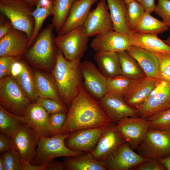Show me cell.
<instances>
[{"label": "cell", "mask_w": 170, "mask_h": 170, "mask_svg": "<svg viewBox=\"0 0 170 170\" xmlns=\"http://www.w3.org/2000/svg\"><path fill=\"white\" fill-rule=\"evenodd\" d=\"M126 51L137 61L146 76L156 79L159 63L154 54L133 45Z\"/></svg>", "instance_id": "cell-23"}, {"label": "cell", "mask_w": 170, "mask_h": 170, "mask_svg": "<svg viewBox=\"0 0 170 170\" xmlns=\"http://www.w3.org/2000/svg\"><path fill=\"white\" fill-rule=\"evenodd\" d=\"M14 148L22 159L31 163L35 158L40 137L28 124L23 122L12 137Z\"/></svg>", "instance_id": "cell-10"}, {"label": "cell", "mask_w": 170, "mask_h": 170, "mask_svg": "<svg viewBox=\"0 0 170 170\" xmlns=\"http://www.w3.org/2000/svg\"><path fill=\"white\" fill-rule=\"evenodd\" d=\"M89 37L82 26L54 38L55 44L67 60L81 58L86 50Z\"/></svg>", "instance_id": "cell-8"}, {"label": "cell", "mask_w": 170, "mask_h": 170, "mask_svg": "<svg viewBox=\"0 0 170 170\" xmlns=\"http://www.w3.org/2000/svg\"><path fill=\"white\" fill-rule=\"evenodd\" d=\"M34 7L23 0L0 1V12L10 20L14 28L26 33L29 40L34 29Z\"/></svg>", "instance_id": "cell-4"}, {"label": "cell", "mask_w": 170, "mask_h": 170, "mask_svg": "<svg viewBox=\"0 0 170 170\" xmlns=\"http://www.w3.org/2000/svg\"><path fill=\"white\" fill-rule=\"evenodd\" d=\"M53 7L49 8H36L35 9L32 13L34 21V29L29 40L28 46L35 41L45 20L49 16L53 15Z\"/></svg>", "instance_id": "cell-36"}, {"label": "cell", "mask_w": 170, "mask_h": 170, "mask_svg": "<svg viewBox=\"0 0 170 170\" xmlns=\"http://www.w3.org/2000/svg\"><path fill=\"white\" fill-rule=\"evenodd\" d=\"M33 76L39 97L51 99L60 104H64L55 83L39 71H35Z\"/></svg>", "instance_id": "cell-28"}, {"label": "cell", "mask_w": 170, "mask_h": 170, "mask_svg": "<svg viewBox=\"0 0 170 170\" xmlns=\"http://www.w3.org/2000/svg\"><path fill=\"white\" fill-rule=\"evenodd\" d=\"M125 1L127 6V25L129 30L133 32L145 11L143 7L137 0Z\"/></svg>", "instance_id": "cell-35"}, {"label": "cell", "mask_w": 170, "mask_h": 170, "mask_svg": "<svg viewBox=\"0 0 170 170\" xmlns=\"http://www.w3.org/2000/svg\"><path fill=\"white\" fill-rule=\"evenodd\" d=\"M36 102L41 104L49 114L59 112L67 113L68 111L64 104H60L51 99L38 97Z\"/></svg>", "instance_id": "cell-40"}, {"label": "cell", "mask_w": 170, "mask_h": 170, "mask_svg": "<svg viewBox=\"0 0 170 170\" xmlns=\"http://www.w3.org/2000/svg\"><path fill=\"white\" fill-rule=\"evenodd\" d=\"M147 119L150 128L170 131V108L157 112Z\"/></svg>", "instance_id": "cell-37"}, {"label": "cell", "mask_w": 170, "mask_h": 170, "mask_svg": "<svg viewBox=\"0 0 170 170\" xmlns=\"http://www.w3.org/2000/svg\"><path fill=\"white\" fill-rule=\"evenodd\" d=\"M160 82L147 76L133 80L123 99L132 108L137 110L145 101Z\"/></svg>", "instance_id": "cell-14"}, {"label": "cell", "mask_w": 170, "mask_h": 170, "mask_svg": "<svg viewBox=\"0 0 170 170\" xmlns=\"http://www.w3.org/2000/svg\"><path fill=\"white\" fill-rule=\"evenodd\" d=\"M31 103L12 76L0 79V106L4 110L14 115L22 116Z\"/></svg>", "instance_id": "cell-6"}, {"label": "cell", "mask_w": 170, "mask_h": 170, "mask_svg": "<svg viewBox=\"0 0 170 170\" xmlns=\"http://www.w3.org/2000/svg\"></svg>", "instance_id": "cell-58"}, {"label": "cell", "mask_w": 170, "mask_h": 170, "mask_svg": "<svg viewBox=\"0 0 170 170\" xmlns=\"http://www.w3.org/2000/svg\"><path fill=\"white\" fill-rule=\"evenodd\" d=\"M69 135L59 133L50 137H40L36 156L31 163L37 165H46L56 157L82 154V151L72 150L66 146L65 140Z\"/></svg>", "instance_id": "cell-3"}, {"label": "cell", "mask_w": 170, "mask_h": 170, "mask_svg": "<svg viewBox=\"0 0 170 170\" xmlns=\"http://www.w3.org/2000/svg\"><path fill=\"white\" fill-rule=\"evenodd\" d=\"M17 57L4 56L0 57V79L11 75L13 63L17 60Z\"/></svg>", "instance_id": "cell-43"}, {"label": "cell", "mask_w": 170, "mask_h": 170, "mask_svg": "<svg viewBox=\"0 0 170 170\" xmlns=\"http://www.w3.org/2000/svg\"><path fill=\"white\" fill-rule=\"evenodd\" d=\"M106 0H100L96 8L90 11L82 27L91 37L113 30V25Z\"/></svg>", "instance_id": "cell-9"}, {"label": "cell", "mask_w": 170, "mask_h": 170, "mask_svg": "<svg viewBox=\"0 0 170 170\" xmlns=\"http://www.w3.org/2000/svg\"><path fill=\"white\" fill-rule=\"evenodd\" d=\"M130 37L131 45L139 47L153 54H170V47L156 35L133 32Z\"/></svg>", "instance_id": "cell-24"}, {"label": "cell", "mask_w": 170, "mask_h": 170, "mask_svg": "<svg viewBox=\"0 0 170 170\" xmlns=\"http://www.w3.org/2000/svg\"><path fill=\"white\" fill-rule=\"evenodd\" d=\"M125 0L126 1H131V0Z\"/></svg>", "instance_id": "cell-57"}, {"label": "cell", "mask_w": 170, "mask_h": 170, "mask_svg": "<svg viewBox=\"0 0 170 170\" xmlns=\"http://www.w3.org/2000/svg\"><path fill=\"white\" fill-rule=\"evenodd\" d=\"M132 169L136 170H167L158 160L154 159H146L144 162Z\"/></svg>", "instance_id": "cell-44"}, {"label": "cell", "mask_w": 170, "mask_h": 170, "mask_svg": "<svg viewBox=\"0 0 170 170\" xmlns=\"http://www.w3.org/2000/svg\"><path fill=\"white\" fill-rule=\"evenodd\" d=\"M125 142L116 123L111 122L105 127L91 153L96 159L105 162L109 155Z\"/></svg>", "instance_id": "cell-13"}, {"label": "cell", "mask_w": 170, "mask_h": 170, "mask_svg": "<svg viewBox=\"0 0 170 170\" xmlns=\"http://www.w3.org/2000/svg\"><path fill=\"white\" fill-rule=\"evenodd\" d=\"M99 0H75L62 28L58 32L61 36L78 26H82L92 6Z\"/></svg>", "instance_id": "cell-22"}, {"label": "cell", "mask_w": 170, "mask_h": 170, "mask_svg": "<svg viewBox=\"0 0 170 170\" xmlns=\"http://www.w3.org/2000/svg\"><path fill=\"white\" fill-rule=\"evenodd\" d=\"M0 170H5L4 164L2 157H0Z\"/></svg>", "instance_id": "cell-54"}, {"label": "cell", "mask_w": 170, "mask_h": 170, "mask_svg": "<svg viewBox=\"0 0 170 170\" xmlns=\"http://www.w3.org/2000/svg\"><path fill=\"white\" fill-rule=\"evenodd\" d=\"M107 126L82 129L73 132L65 139V144L72 150L91 152Z\"/></svg>", "instance_id": "cell-15"}, {"label": "cell", "mask_w": 170, "mask_h": 170, "mask_svg": "<svg viewBox=\"0 0 170 170\" xmlns=\"http://www.w3.org/2000/svg\"><path fill=\"white\" fill-rule=\"evenodd\" d=\"M94 58L99 70L106 78L122 74L119 58L117 52H97Z\"/></svg>", "instance_id": "cell-27"}, {"label": "cell", "mask_w": 170, "mask_h": 170, "mask_svg": "<svg viewBox=\"0 0 170 170\" xmlns=\"http://www.w3.org/2000/svg\"><path fill=\"white\" fill-rule=\"evenodd\" d=\"M159 63V71L156 79L170 84V54H154Z\"/></svg>", "instance_id": "cell-38"}, {"label": "cell", "mask_w": 170, "mask_h": 170, "mask_svg": "<svg viewBox=\"0 0 170 170\" xmlns=\"http://www.w3.org/2000/svg\"><path fill=\"white\" fill-rule=\"evenodd\" d=\"M116 124L125 142L133 150L137 149L150 128L147 119L139 116L123 118Z\"/></svg>", "instance_id": "cell-11"}, {"label": "cell", "mask_w": 170, "mask_h": 170, "mask_svg": "<svg viewBox=\"0 0 170 170\" xmlns=\"http://www.w3.org/2000/svg\"><path fill=\"white\" fill-rule=\"evenodd\" d=\"M98 102L112 122L116 123L127 117L139 116L137 110L129 106L120 97L106 93Z\"/></svg>", "instance_id": "cell-20"}, {"label": "cell", "mask_w": 170, "mask_h": 170, "mask_svg": "<svg viewBox=\"0 0 170 170\" xmlns=\"http://www.w3.org/2000/svg\"><path fill=\"white\" fill-rule=\"evenodd\" d=\"M170 108V84L160 82L137 109L140 117L147 119L159 111Z\"/></svg>", "instance_id": "cell-12"}, {"label": "cell", "mask_w": 170, "mask_h": 170, "mask_svg": "<svg viewBox=\"0 0 170 170\" xmlns=\"http://www.w3.org/2000/svg\"><path fill=\"white\" fill-rule=\"evenodd\" d=\"M14 148L12 137L0 134V153L9 150Z\"/></svg>", "instance_id": "cell-45"}, {"label": "cell", "mask_w": 170, "mask_h": 170, "mask_svg": "<svg viewBox=\"0 0 170 170\" xmlns=\"http://www.w3.org/2000/svg\"><path fill=\"white\" fill-rule=\"evenodd\" d=\"M170 28V26L169 27ZM163 42L167 45L170 47V34L168 37L166 39L163 40Z\"/></svg>", "instance_id": "cell-55"}, {"label": "cell", "mask_w": 170, "mask_h": 170, "mask_svg": "<svg viewBox=\"0 0 170 170\" xmlns=\"http://www.w3.org/2000/svg\"><path fill=\"white\" fill-rule=\"evenodd\" d=\"M145 12L133 32L157 35L167 31L169 27Z\"/></svg>", "instance_id": "cell-30"}, {"label": "cell", "mask_w": 170, "mask_h": 170, "mask_svg": "<svg viewBox=\"0 0 170 170\" xmlns=\"http://www.w3.org/2000/svg\"><path fill=\"white\" fill-rule=\"evenodd\" d=\"M132 80L122 74L107 78L106 93L123 98Z\"/></svg>", "instance_id": "cell-34"}, {"label": "cell", "mask_w": 170, "mask_h": 170, "mask_svg": "<svg viewBox=\"0 0 170 170\" xmlns=\"http://www.w3.org/2000/svg\"><path fill=\"white\" fill-rule=\"evenodd\" d=\"M23 122L22 116L12 114L0 106V134L12 137Z\"/></svg>", "instance_id": "cell-33"}, {"label": "cell", "mask_w": 170, "mask_h": 170, "mask_svg": "<svg viewBox=\"0 0 170 170\" xmlns=\"http://www.w3.org/2000/svg\"><path fill=\"white\" fill-rule=\"evenodd\" d=\"M54 3L51 0H39L36 8H51L53 7Z\"/></svg>", "instance_id": "cell-51"}, {"label": "cell", "mask_w": 170, "mask_h": 170, "mask_svg": "<svg viewBox=\"0 0 170 170\" xmlns=\"http://www.w3.org/2000/svg\"><path fill=\"white\" fill-rule=\"evenodd\" d=\"M113 25V30L131 36L126 22L127 6L125 0H106Z\"/></svg>", "instance_id": "cell-25"}, {"label": "cell", "mask_w": 170, "mask_h": 170, "mask_svg": "<svg viewBox=\"0 0 170 170\" xmlns=\"http://www.w3.org/2000/svg\"><path fill=\"white\" fill-rule=\"evenodd\" d=\"M131 46L129 36L114 30L96 35L90 44L91 47L97 52L118 53L126 51Z\"/></svg>", "instance_id": "cell-19"}, {"label": "cell", "mask_w": 170, "mask_h": 170, "mask_svg": "<svg viewBox=\"0 0 170 170\" xmlns=\"http://www.w3.org/2000/svg\"><path fill=\"white\" fill-rule=\"evenodd\" d=\"M111 122L98 101L82 87L71 103L60 133L69 134L81 129L107 126Z\"/></svg>", "instance_id": "cell-1"}, {"label": "cell", "mask_w": 170, "mask_h": 170, "mask_svg": "<svg viewBox=\"0 0 170 170\" xmlns=\"http://www.w3.org/2000/svg\"><path fill=\"white\" fill-rule=\"evenodd\" d=\"M80 59L69 60L60 50L57 52L53 76L64 104L71 105L83 87Z\"/></svg>", "instance_id": "cell-2"}, {"label": "cell", "mask_w": 170, "mask_h": 170, "mask_svg": "<svg viewBox=\"0 0 170 170\" xmlns=\"http://www.w3.org/2000/svg\"><path fill=\"white\" fill-rule=\"evenodd\" d=\"M158 160L167 170H170V154L166 157Z\"/></svg>", "instance_id": "cell-52"}, {"label": "cell", "mask_w": 170, "mask_h": 170, "mask_svg": "<svg viewBox=\"0 0 170 170\" xmlns=\"http://www.w3.org/2000/svg\"><path fill=\"white\" fill-rule=\"evenodd\" d=\"M22 170H44L46 165H37L22 159Z\"/></svg>", "instance_id": "cell-49"}, {"label": "cell", "mask_w": 170, "mask_h": 170, "mask_svg": "<svg viewBox=\"0 0 170 170\" xmlns=\"http://www.w3.org/2000/svg\"><path fill=\"white\" fill-rule=\"evenodd\" d=\"M67 113L59 112L49 114V119L54 135L60 132L65 122Z\"/></svg>", "instance_id": "cell-42"}, {"label": "cell", "mask_w": 170, "mask_h": 170, "mask_svg": "<svg viewBox=\"0 0 170 170\" xmlns=\"http://www.w3.org/2000/svg\"><path fill=\"white\" fill-rule=\"evenodd\" d=\"M143 7L145 11L150 14L154 11L156 7L155 0H137Z\"/></svg>", "instance_id": "cell-46"}, {"label": "cell", "mask_w": 170, "mask_h": 170, "mask_svg": "<svg viewBox=\"0 0 170 170\" xmlns=\"http://www.w3.org/2000/svg\"><path fill=\"white\" fill-rule=\"evenodd\" d=\"M13 27L10 22L4 23H1L0 25V38L7 34Z\"/></svg>", "instance_id": "cell-50"}, {"label": "cell", "mask_w": 170, "mask_h": 170, "mask_svg": "<svg viewBox=\"0 0 170 170\" xmlns=\"http://www.w3.org/2000/svg\"><path fill=\"white\" fill-rule=\"evenodd\" d=\"M23 63L17 60L13 64L11 75L14 78L17 77L21 73L23 69Z\"/></svg>", "instance_id": "cell-48"}, {"label": "cell", "mask_w": 170, "mask_h": 170, "mask_svg": "<svg viewBox=\"0 0 170 170\" xmlns=\"http://www.w3.org/2000/svg\"><path fill=\"white\" fill-rule=\"evenodd\" d=\"M33 6H36L39 0H23Z\"/></svg>", "instance_id": "cell-53"}, {"label": "cell", "mask_w": 170, "mask_h": 170, "mask_svg": "<svg viewBox=\"0 0 170 170\" xmlns=\"http://www.w3.org/2000/svg\"><path fill=\"white\" fill-rule=\"evenodd\" d=\"M145 160L134 151L125 142L109 155L105 162L106 170H128L141 164Z\"/></svg>", "instance_id": "cell-16"}, {"label": "cell", "mask_w": 170, "mask_h": 170, "mask_svg": "<svg viewBox=\"0 0 170 170\" xmlns=\"http://www.w3.org/2000/svg\"><path fill=\"white\" fill-rule=\"evenodd\" d=\"M117 53L122 75L132 80L139 79L146 76L137 61L126 51Z\"/></svg>", "instance_id": "cell-29"}, {"label": "cell", "mask_w": 170, "mask_h": 170, "mask_svg": "<svg viewBox=\"0 0 170 170\" xmlns=\"http://www.w3.org/2000/svg\"><path fill=\"white\" fill-rule=\"evenodd\" d=\"M75 0H55L54 3L52 25L59 32L63 26Z\"/></svg>", "instance_id": "cell-32"}, {"label": "cell", "mask_w": 170, "mask_h": 170, "mask_svg": "<svg viewBox=\"0 0 170 170\" xmlns=\"http://www.w3.org/2000/svg\"><path fill=\"white\" fill-rule=\"evenodd\" d=\"M49 115L41 104L35 102L30 104L22 118L23 122L30 125L39 137H50L54 135Z\"/></svg>", "instance_id": "cell-18"}, {"label": "cell", "mask_w": 170, "mask_h": 170, "mask_svg": "<svg viewBox=\"0 0 170 170\" xmlns=\"http://www.w3.org/2000/svg\"><path fill=\"white\" fill-rule=\"evenodd\" d=\"M29 38L23 31L14 27L0 38V57L19 56L25 51Z\"/></svg>", "instance_id": "cell-21"}, {"label": "cell", "mask_w": 170, "mask_h": 170, "mask_svg": "<svg viewBox=\"0 0 170 170\" xmlns=\"http://www.w3.org/2000/svg\"><path fill=\"white\" fill-rule=\"evenodd\" d=\"M65 170L64 162L52 160L46 166L44 170Z\"/></svg>", "instance_id": "cell-47"}, {"label": "cell", "mask_w": 170, "mask_h": 170, "mask_svg": "<svg viewBox=\"0 0 170 170\" xmlns=\"http://www.w3.org/2000/svg\"><path fill=\"white\" fill-rule=\"evenodd\" d=\"M145 159L159 160L170 154V131L149 128L137 149Z\"/></svg>", "instance_id": "cell-7"}, {"label": "cell", "mask_w": 170, "mask_h": 170, "mask_svg": "<svg viewBox=\"0 0 170 170\" xmlns=\"http://www.w3.org/2000/svg\"><path fill=\"white\" fill-rule=\"evenodd\" d=\"M80 67L87 91L99 100L106 93L107 78L91 61L86 60L81 62Z\"/></svg>", "instance_id": "cell-17"}, {"label": "cell", "mask_w": 170, "mask_h": 170, "mask_svg": "<svg viewBox=\"0 0 170 170\" xmlns=\"http://www.w3.org/2000/svg\"><path fill=\"white\" fill-rule=\"evenodd\" d=\"M14 79L30 102L31 103L36 102L39 97L33 76L24 63H23V69L21 73Z\"/></svg>", "instance_id": "cell-31"}, {"label": "cell", "mask_w": 170, "mask_h": 170, "mask_svg": "<svg viewBox=\"0 0 170 170\" xmlns=\"http://www.w3.org/2000/svg\"><path fill=\"white\" fill-rule=\"evenodd\" d=\"M51 0L54 3L55 0Z\"/></svg>", "instance_id": "cell-56"}, {"label": "cell", "mask_w": 170, "mask_h": 170, "mask_svg": "<svg viewBox=\"0 0 170 170\" xmlns=\"http://www.w3.org/2000/svg\"><path fill=\"white\" fill-rule=\"evenodd\" d=\"M65 170H105L104 161L95 158L91 152L74 156L66 157L64 160Z\"/></svg>", "instance_id": "cell-26"}, {"label": "cell", "mask_w": 170, "mask_h": 170, "mask_svg": "<svg viewBox=\"0 0 170 170\" xmlns=\"http://www.w3.org/2000/svg\"><path fill=\"white\" fill-rule=\"evenodd\" d=\"M154 11L167 26H170V0H157Z\"/></svg>", "instance_id": "cell-41"}, {"label": "cell", "mask_w": 170, "mask_h": 170, "mask_svg": "<svg viewBox=\"0 0 170 170\" xmlns=\"http://www.w3.org/2000/svg\"><path fill=\"white\" fill-rule=\"evenodd\" d=\"M54 29L52 24L44 29L26 53V58L33 64L47 69L56 61L57 53L55 52Z\"/></svg>", "instance_id": "cell-5"}, {"label": "cell", "mask_w": 170, "mask_h": 170, "mask_svg": "<svg viewBox=\"0 0 170 170\" xmlns=\"http://www.w3.org/2000/svg\"><path fill=\"white\" fill-rule=\"evenodd\" d=\"M5 170H22V163L20 156L14 148L1 154Z\"/></svg>", "instance_id": "cell-39"}]
</instances>
